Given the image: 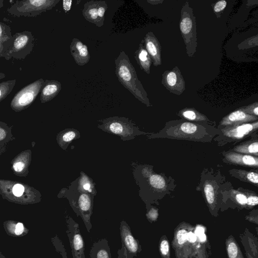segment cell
Instances as JSON below:
<instances>
[{
  "instance_id": "obj_1",
  "label": "cell",
  "mask_w": 258,
  "mask_h": 258,
  "mask_svg": "<svg viewBox=\"0 0 258 258\" xmlns=\"http://www.w3.org/2000/svg\"><path fill=\"white\" fill-rule=\"evenodd\" d=\"M115 73L121 84L135 98L147 106H151L147 92L139 80L128 55L122 50L115 59Z\"/></svg>"
},
{
  "instance_id": "obj_2",
  "label": "cell",
  "mask_w": 258,
  "mask_h": 258,
  "mask_svg": "<svg viewBox=\"0 0 258 258\" xmlns=\"http://www.w3.org/2000/svg\"><path fill=\"white\" fill-rule=\"evenodd\" d=\"M207 123L188 122L184 120L171 121L159 134H152L149 138L162 137L170 139L201 141L206 139V135L210 136V125Z\"/></svg>"
},
{
  "instance_id": "obj_3",
  "label": "cell",
  "mask_w": 258,
  "mask_h": 258,
  "mask_svg": "<svg viewBox=\"0 0 258 258\" xmlns=\"http://www.w3.org/2000/svg\"><path fill=\"white\" fill-rule=\"evenodd\" d=\"M0 195L10 202L20 205L34 204L41 200L39 191L26 183L0 179Z\"/></svg>"
},
{
  "instance_id": "obj_4",
  "label": "cell",
  "mask_w": 258,
  "mask_h": 258,
  "mask_svg": "<svg viewBox=\"0 0 258 258\" xmlns=\"http://www.w3.org/2000/svg\"><path fill=\"white\" fill-rule=\"evenodd\" d=\"M179 29L186 53L191 57L197 51L198 39L196 17L193 9L187 1L183 4L181 10Z\"/></svg>"
},
{
  "instance_id": "obj_5",
  "label": "cell",
  "mask_w": 258,
  "mask_h": 258,
  "mask_svg": "<svg viewBox=\"0 0 258 258\" xmlns=\"http://www.w3.org/2000/svg\"><path fill=\"white\" fill-rule=\"evenodd\" d=\"M99 121L102 124L98 125V128L104 132L119 136L124 141L133 140L137 136L148 134L140 131L132 120L124 117H110Z\"/></svg>"
},
{
  "instance_id": "obj_6",
  "label": "cell",
  "mask_w": 258,
  "mask_h": 258,
  "mask_svg": "<svg viewBox=\"0 0 258 258\" xmlns=\"http://www.w3.org/2000/svg\"><path fill=\"white\" fill-rule=\"evenodd\" d=\"M219 129L218 137L214 140L219 146L231 143H237L249 137H257V120L231 126H225Z\"/></svg>"
},
{
  "instance_id": "obj_7",
  "label": "cell",
  "mask_w": 258,
  "mask_h": 258,
  "mask_svg": "<svg viewBox=\"0 0 258 258\" xmlns=\"http://www.w3.org/2000/svg\"><path fill=\"white\" fill-rule=\"evenodd\" d=\"M77 191L79 194H68L66 197L69 200L73 210L78 217H81L87 231L90 233L92 229L91 217L92 214L94 196L89 194Z\"/></svg>"
},
{
  "instance_id": "obj_8",
  "label": "cell",
  "mask_w": 258,
  "mask_h": 258,
  "mask_svg": "<svg viewBox=\"0 0 258 258\" xmlns=\"http://www.w3.org/2000/svg\"><path fill=\"white\" fill-rule=\"evenodd\" d=\"M44 82L43 79H40L20 90L12 100L11 108L16 112L27 108L35 100Z\"/></svg>"
},
{
  "instance_id": "obj_9",
  "label": "cell",
  "mask_w": 258,
  "mask_h": 258,
  "mask_svg": "<svg viewBox=\"0 0 258 258\" xmlns=\"http://www.w3.org/2000/svg\"><path fill=\"white\" fill-rule=\"evenodd\" d=\"M119 230L121 247L117 251V258H136L142 250L138 240L135 238L125 221L120 222Z\"/></svg>"
},
{
  "instance_id": "obj_10",
  "label": "cell",
  "mask_w": 258,
  "mask_h": 258,
  "mask_svg": "<svg viewBox=\"0 0 258 258\" xmlns=\"http://www.w3.org/2000/svg\"><path fill=\"white\" fill-rule=\"evenodd\" d=\"M67 234L71 248L73 258H85V244L79 224L69 215H66Z\"/></svg>"
},
{
  "instance_id": "obj_11",
  "label": "cell",
  "mask_w": 258,
  "mask_h": 258,
  "mask_svg": "<svg viewBox=\"0 0 258 258\" xmlns=\"http://www.w3.org/2000/svg\"><path fill=\"white\" fill-rule=\"evenodd\" d=\"M59 0H27L15 5V9L20 15H37L55 7Z\"/></svg>"
},
{
  "instance_id": "obj_12",
  "label": "cell",
  "mask_w": 258,
  "mask_h": 258,
  "mask_svg": "<svg viewBox=\"0 0 258 258\" xmlns=\"http://www.w3.org/2000/svg\"><path fill=\"white\" fill-rule=\"evenodd\" d=\"M107 8L105 1L92 0L84 4L82 14L86 20L101 27L104 25L105 13Z\"/></svg>"
},
{
  "instance_id": "obj_13",
  "label": "cell",
  "mask_w": 258,
  "mask_h": 258,
  "mask_svg": "<svg viewBox=\"0 0 258 258\" xmlns=\"http://www.w3.org/2000/svg\"><path fill=\"white\" fill-rule=\"evenodd\" d=\"M161 83L170 92L181 95L185 90V83L178 67L165 71L162 75Z\"/></svg>"
},
{
  "instance_id": "obj_14",
  "label": "cell",
  "mask_w": 258,
  "mask_h": 258,
  "mask_svg": "<svg viewBox=\"0 0 258 258\" xmlns=\"http://www.w3.org/2000/svg\"><path fill=\"white\" fill-rule=\"evenodd\" d=\"M223 161L226 163L256 169L258 167V158L256 156L230 151L223 153Z\"/></svg>"
},
{
  "instance_id": "obj_15",
  "label": "cell",
  "mask_w": 258,
  "mask_h": 258,
  "mask_svg": "<svg viewBox=\"0 0 258 258\" xmlns=\"http://www.w3.org/2000/svg\"><path fill=\"white\" fill-rule=\"evenodd\" d=\"M257 117L243 111L240 108L224 116L219 123L218 128L257 120Z\"/></svg>"
},
{
  "instance_id": "obj_16",
  "label": "cell",
  "mask_w": 258,
  "mask_h": 258,
  "mask_svg": "<svg viewBox=\"0 0 258 258\" xmlns=\"http://www.w3.org/2000/svg\"><path fill=\"white\" fill-rule=\"evenodd\" d=\"M143 40L145 48L152 59L153 66H160L161 63V47L158 39L150 31L146 34Z\"/></svg>"
},
{
  "instance_id": "obj_17",
  "label": "cell",
  "mask_w": 258,
  "mask_h": 258,
  "mask_svg": "<svg viewBox=\"0 0 258 258\" xmlns=\"http://www.w3.org/2000/svg\"><path fill=\"white\" fill-rule=\"evenodd\" d=\"M32 159V151L30 149L22 151L12 161V170L19 176H26Z\"/></svg>"
},
{
  "instance_id": "obj_18",
  "label": "cell",
  "mask_w": 258,
  "mask_h": 258,
  "mask_svg": "<svg viewBox=\"0 0 258 258\" xmlns=\"http://www.w3.org/2000/svg\"><path fill=\"white\" fill-rule=\"evenodd\" d=\"M70 48L71 55L78 65L83 66L89 61L90 54L88 47L80 40L73 38Z\"/></svg>"
},
{
  "instance_id": "obj_19",
  "label": "cell",
  "mask_w": 258,
  "mask_h": 258,
  "mask_svg": "<svg viewBox=\"0 0 258 258\" xmlns=\"http://www.w3.org/2000/svg\"><path fill=\"white\" fill-rule=\"evenodd\" d=\"M61 85L56 80H45L42 87L40 101L45 103L53 99L60 91Z\"/></svg>"
},
{
  "instance_id": "obj_20",
  "label": "cell",
  "mask_w": 258,
  "mask_h": 258,
  "mask_svg": "<svg viewBox=\"0 0 258 258\" xmlns=\"http://www.w3.org/2000/svg\"><path fill=\"white\" fill-rule=\"evenodd\" d=\"M134 57L140 69L146 74H150L152 60L145 48L143 39L141 40L138 49L135 52Z\"/></svg>"
},
{
  "instance_id": "obj_21",
  "label": "cell",
  "mask_w": 258,
  "mask_h": 258,
  "mask_svg": "<svg viewBox=\"0 0 258 258\" xmlns=\"http://www.w3.org/2000/svg\"><path fill=\"white\" fill-rule=\"evenodd\" d=\"M90 258H112L108 241L106 238L94 242L90 249Z\"/></svg>"
},
{
  "instance_id": "obj_22",
  "label": "cell",
  "mask_w": 258,
  "mask_h": 258,
  "mask_svg": "<svg viewBox=\"0 0 258 258\" xmlns=\"http://www.w3.org/2000/svg\"><path fill=\"white\" fill-rule=\"evenodd\" d=\"M80 137L79 131L75 128H66L60 132L56 136V141L59 147L66 150L68 146L74 140Z\"/></svg>"
},
{
  "instance_id": "obj_23",
  "label": "cell",
  "mask_w": 258,
  "mask_h": 258,
  "mask_svg": "<svg viewBox=\"0 0 258 258\" xmlns=\"http://www.w3.org/2000/svg\"><path fill=\"white\" fill-rule=\"evenodd\" d=\"M230 151L257 157V137L252 138L250 140L239 144Z\"/></svg>"
},
{
  "instance_id": "obj_24",
  "label": "cell",
  "mask_w": 258,
  "mask_h": 258,
  "mask_svg": "<svg viewBox=\"0 0 258 258\" xmlns=\"http://www.w3.org/2000/svg\"><path fill=\"white\" fill-rule=\"evenodd\" d=\"M76 190L90 194L93 196L96 195V190L95 187V183L84 172L81 171L80 176L76 180Z\"/></svg>"
},
{
  "instance_id": "obj_25",
  "label": "cell",
  "mask_w": 258,
  "mask_h": 258,
  "mask_svg": "<svg viewBox=\"0 0 258 258\" xmlns=\"http://www.w3.org/2000/svg\"><path fill=\"white\" fill-rule=\"evenodd\" d=\"M4 227L7 234L14 237L23 236L29 231L22 223L14 220L4 222Z\"/></svg>"
},
{
  "instance_id": "obj_26",
  "label": "cell",
  "mask_w": 258,
  "mask_h": 258,
  "mask_svg": "<svg viewBox=\"0 0 258 258\" xmlns=\"http://www.w3.org/2000/svg\"><path fill=\"white\" fill-rule=\"evenodd\" d=\"M203 192L207 203L213 205L216 203L218 193V186L214 179H207L203 184Z\"/></svg>"
},
{
  "instance_id": "obj_27",
  "label": "cell",
  "mask_w": 258,
  "mask_h": 258,
  "mask_svg": "<svg viewBox=\"0 0 258 258\" xmlns=\"http://www.w3.org/2000/svg\"><path fill=\"white\" fill-rule=\"evenodd\" d=\"M178 115L183 119L195 122L207 123L210 121L206 116L192 108H185L180 110Z\"/></svg>"
},
{
  "instance_id": "obj_28",
  "label": "cell",
  "mask_w": 258,
  "mask_h": 258,
  "mask_svg": "<svg viewBox=\"0 0 258 258\" xmlns=\"http://www.w3.org/2000/svg\"><path fill=\"white\" fill-rule=\"evenodd\" d=\"M229 173L232 176L238 179L255 184L257 186L258 174L257 171H248L241 169H233L229 170Z\"/></svg>"
},
{
  "instance_id": "obj_29",
  "label": "cell",
  "mask_w": 258,
  "mask_h": 258,
  "mask_svg": "<svg viewBox=\"0 0 258 258\" xmlns=\"http://www.w3.org/2000/svg\"><path fill=\"white\" fill-rule=\"evenodd\" d=\"M12 47L9 50V53L18 52L24 49L28 44L30 36L28 32L19 33L15 35Z\"/></svg>"
},
{
  "instance_id": "obj_30",
  "label": "cell",
  "mask_w": 258,
  "mask_h": 258,
  "mask_svg": "<svg viewBox=\"0 0 258 258\" xmlns=\"http://www.w3.org/2000/svg\"><path fill=\"white\" fill-rule=\"evenodd\" d=\"M148 182L151 187L155 189H162L166 187L164 178L159 174H153L149 176Z\"/></svg>"
},
{
  "instance_id": "obj_31",
  "label": "cell",
  "mask_w": 258,
  "mask_h": 258,
  "mask_svg": "<svg viewBox=\"0 0 258 258\" xmlns=\"http://www.w3.org/2000/svg\"><path fill=\"white\" fill-rule=\"evenodd\" d=\"M16 80H9L0 83V102L4 99L11 92Z\"/></svg>"
},
{
  "instance_id": "obj_32",
  "label": "cell",
  "mask_w": 258,
  "mask_h": 258,
  "mask_svg": "<svg viewBox=\"0 0 258 258\" xmlns=\"http://www.w3.org/2000/svg\"><path fill=\"white\" fill-rule=\"evenodd\" d=\"M236 202L241 205H245L247 204V194L246 191L232 189L229 192ZM247 194V191H246Z\"/></svg>"
},
{
  "instance_id": "obj_33",
  "label": "cell",
  "mask_w": 258,
  "mask_h": 258,
  "mask_svg": "<svg viewBox=\"0 0 258 258\" xmlns=\"http://www.w3.org/2000/svg\"><path fill=\"white\" fill-rule=\"evenodd\" d=\"M51 241L56 250L62 255V258H68L64 245L57 236L56 235L54 237L52 238Z\"/></svg>"
},
{
  "instance_id": "obj_34",
  "label": "cell",
  "mask_w": 258,
  "mask_h": 258,
  "mask_svg": "<svg viewBox=\"0 0 258 258\" xmlns=\"http://www.w3.org/2000/svg\"><path fill=\"white\" fill-rule=\"evenodd\" d=\"M226 6L227 2L224 0L219 1L214 4H213V10L217 18L221 17L222 13H223Z\"/></svg>"
},
{
  "instance_id": "obj_35",
  "label": "cell",
  "mask_w": 258,
  "mask_h": 258,
  "mask_svg": "<svg viewBox=\"0 0 258 258\" xmlns=\"http://www.w3.org/2000/svg\"><path fill=\"white\" fill-rule=\"evenodd\" d=\"M227 249L229 258H236L239 254L237 245L234 241H230L227 242Z\"/></svg>"
},
{
  "instance_id": "obj_36",
  "label": "cell",
  "mask_w": 258,
  "mask_h": 258,
  "mask_svg": "<svg viewBox=\"0 0 258 258\" xmlns=\"http://www.w3.org/2000/svg\"><path fill=\"white\" fill-rule=\"evenodd\" d=\"M240 108L247 114L254 115L257 117L258 115V103L255 102L247 106L240 107Z\"/></svg>"
},
{
  "instance_id": "obj_37",
  "label": "cell",
  "mask_w": 258,
  "mask_h": 258,
  "mask_svg": "<svg viewBox=\"0 0 258 258\" xmlns=\"http://www.w3.org/2000/svg\"><path fill=\"white\" fill-rule=\"evenodd\" d=\"M254 192L247 191V204L249 206H254L258 204V198Z\"/></svg>"
},
{
  "instance_id": "obj_38",
  "label": "cell",
  "mask_w": 258,
  "mask_h": 258,
  "mask_svg": "<svg viewBox=\"0 0 258 258\" xmlns=\"http://www.w3.org/2000/svg\"><path fill=\"white\" fill-rule=\"evenodd\" d=\"M160 252L163 255L167 256L169 252V245L166 239H163L160 243Z\"/></svg>"
},
{
  "instance_id": "obj_39",
  "label": "cell",
  "mask_w": 258,
  "mask_h": 258,
  "mask_svg": "<svg viewBox=\"0 0 258 258\" xmlns=\"http://www.w3.org/2000/svg\"><path fill=\"white\" fill-rule=\"evenodd\" d=\"M187 232L184 229L179 230L176 234L177 240L179 244H182L187 240Z\"/></svg>"
},
{
  "instance_id": "obj_40",
  "label": "cell",
  "mask_w": 258,
  "mask_h": 258,
  "mask_svg": "<svg viewBox=\"0 0 258 258\" xmlns=\"http://www.w3.org/2000/svg\"><path fill=\"white\" fill-rule=\"evenodd\" d=\"M10 38L6 31L5 25L0 23V42L3 43Z\"/></svg>"
},
{
  "instance_id": "obj_41",
  "label": "cell",
  "mask_w": 258,
  "mask_h": 258,
  "mask_svg": "<svg viewBox=\"0 0 258 258\" xmlns=\"http://www.w3.org/2000/svg\"><path fill=\"white\" fill-rule=\"evenodd\" d=\"M158 215V210L155 208H152L148 211L146 216L148 220L151 222L156 220Z\"/></svg>"
},
{
  "instance_id": "obj_42",
  "label": "cell",
  "mask_w": 258,
  "mask_h": 258,
  "mask_svg": "<svg viewBox=\"0 0 258 258\" xmlns=\"http://www.w3.org/2000/svg\"><path fill=\"white\" fill-rule=\"evenodd\" d=\"M8 131L2 126H0V142L4 141L5 139H8Z\"/></svg>"
},
{
  "instance_id": "obj_43",
  "label": "cell",
  "mask_w": 258,
  "mask_h": 258,
  "mask_svg": "<svg viewBox=\"0 0 258 258\" xmlns=\"http://www.w3.org/2000/svg\"><path fill=\"white\" fill-rule=\"evenodd\" d=\"M73 1L72 0H63L62 2L63 9L65 13H68L71 10Z\"/></svg>"
},
{
  "instance_id": "obj_44",
  "label": "cell",
  "mask_w": 258,
  "mask_h": 258,
  "mask_svg": "<svg viewBox=\"0 0 258 258\" xmlns=\"http://www.w3.org/2000/svg\"><path fill=\"white\" fill-rule=\"evenodd\" d=\"M187 240L190 242H195L197 240V236L192 232L187 233Z\"/></svg>"
},
{
  "instance_id": "obj_45",
  "label": "cell",
  "mask_w": 258,
  "mask_h": 258,
  "mask_svg": "<svg viewBox=\"0 0 258 258\" xmlns=\"http://www.w3.org/2000/svg\"><path fill=\"white\" fill-rule=\"evenodd\" d=\"M205 232V229L202 226H198L197 227V228L195 230V235L197 236V237H199L201 236V235L204 234Z\"/></svg>"
},
{
  "instance_id": "obj_46",
  "label": "cell",
  "mask_w": 258,
  "mask_h": 258,
  "mask_svg": "<svg viewBox=\"0 0 258 258\" xmlns=\"http://www.w3.org/2000/svg\"><path fill=\"white\" fill-rule=\"evenodd\" d=\"M163 1H151V0H148L147 2L150 4L152 5H157L160 3H162Z\"/></svg>"
},
{
  "instance_id": "obj_47",
  "label": "cell",
  "mask_w": 258,
  "mask_h": 258,
  "mask_svg": "<svg viewBox=\"0 0 258 258\" xmlns=\"http://www.w3.org/2000/svg\"><path fill=\"white\" fill-rule=\"evenodd\" d=\"M198 237L199 240L202 242H204L206 240V236L205 233L199 236Z\"/></svg>"
},
{
  "instance_id": "obj_48",
  "label": "cell",
  "mask_w": 258,
  "mask_h": 258,
  "mask_svg": "<svg viewBox=\"0 0 258 258\" xmlns=\"http://www.w3.org/2000/svg\"><path fill=\"white\" fill-rule=\"evenodd\" d=\"M4 48V47L3 43L0 42V53L2 52Z\"/></svg>"
},
{
  "instance_id": "obj_49",
  "label": "cell",
  "mask_w": 258,
  "mask_h": 258,
  "mask_svg": "<svg viewBox=\"0 0 258 258\" xmlns=\"http://www.w3.org/2000/svg\"><path fill=\"white\" fill-rule=\"evenodd\" d=\"M5 77V74L2 73H0V80Z\"/></svg>"
},
{
  "instance_id": "obj_50",
  "label": "cell",
  "mask_w": 258,
  "mask_h": 258,
  "mask_svg": "<svg viewBox=\"0 0 258 258\" xmlns=\"http://www.w3.org/2000/svg\"><path fill=\"white\" fill-rule=\"evenodd\" d=\"M0 258H6L3 254L1 252H0Z\"/></svg>"
},
{
  "instance_id": "obj_51",
  "label": "cell",
  "mask_w": 258,
  "mask_h": 258,
  "mask_svg": "<svg viewBox=\"0 0 258 258\" xmlns=\"http://www.w3.org/2000/svg\"><path fill=\"white\" fill-rule=\"evenodd\" d=\"M80 2H81V1H77V5H78V3L79 4V3H80Z\"/></svg>"
},
{
  "instance_id": "obj_52",
  "label": "cell",
  "mask_w": 258,
  "mask_h": 258,
  "mask_svg": "<svg viewBox=\"0 0 258 258\" xmlns=\"http://www.w3.org/2000/svg\"><path fill=\"white\" fill-rule=\"evenodd\" d=\"M1 2H1V1H0V7H1Z\"/></svg>"
}]
</instances>
